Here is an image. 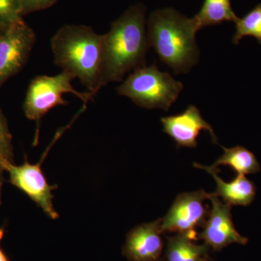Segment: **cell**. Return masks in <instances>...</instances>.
Listing matches in <instances>:
<instances>
[{
  "mask_svg": "<svg viewBox=\"0 0 261 261\" xmlns=\"http://www.w3.org/2000/svg\"><path fill=\"white\" fill-rule=\"evenodd\" d=\"M143 5H133L113 22L102 43V83L121 82L130 70L143 66L149 43Z\"/></svg>",
  "mask_w": 261,
  "mask_h": 261,
  "instance_id": "6da1fadb",
  "label": "cell"
},
{
  "mask_svg": "<svg viewBox=\"0 0 261 261\" xmlns=\"http://www.w3.org/2000/svg\"><path fill=\"white\" fill-rule=\"evenodd\" d=\"M104 34L83 25H65L51 39L55 64L75 79L94 96L103 87L102 43Z\"/></svg>",
  "mask_w": 261,
  "mask_h": 261,
  "instance_id": "7a4b0ae2",
  "label": "cell"
},
{
  "mask_svg": "<svg viewBox=\"0 0 261 261\" xmlns=\"http://www.w3.org/2000/svg\"><path fill=\"white\" fill-rule=\"evenodd\" d=\"M200 29L195 17L187 18L173 8L158 10L147 21L149 46L175 74L187 73L198 63L195 37Z\"/></svg>",
  "mask_w": 261,
  "mask_h": 261,
  "instance_id": "3957f363",
  "label": "cell"
},
{
  "mask_svg": "<svg viewBox=\"0 0 261 261\" xmlns=\"http://www.w3.org/2000/svg\"><path fill=\"white\" fill-rule=\"evenodd\" d=\"M183 89L181 82L175 80L169 73L161 71L153 64L134 70L117 88V92L141 108L168 111Z\"/></svg>",
  "mask_w": 261,
  "mask_h": 261,
  "instance_id": "277c9868",
  "label": "cell"
},
{
  "mask_svg": "<svg viewBox=\"0 0 261 261\" xmlns=\"http://www.w3.org/2000/svg\"><path fill=\"white\" fill-rule=\"evenodd\" d=\"M75 79L74 75L65 70L56 75H39L34 78L29 85L23 104L25 116L39 123L53 108L68 104L63 98L65 94H73L84 105L92 100V94L73 88L72 81Z\"/></svg>",
  "mask_w": 261,
  "mask_h": 261,
  "instance_id": "5b68a950",
  "label": "cell"
},
{
  "mask_svg": "<svg viewBox=\"0 0 261 261\" xmlns=\"http://www.w3.org/2000/svg\"><path fill=\"white\" fill-rule=\"evenodd\" d=\"M66 128L64 127L58 130L53 142L48 146L40 161L36 164H31L25 158V162L20 166H15L14 163H8L5 167V171L9 173L10 183L24 192L44 211L48 217L53 220L59 218V214L55 210L53 202L54 197L53 191L56 190L58 186L48 184L47 178L42 172V165L49 149Z\"/></svg>",
  "mask_w": 261,
  "mask_h": 261,
  "instance_id": "8992f818",
  "label": "cell"
},
{
  "mask_svg": "<svg viewBox=\"0 0 261 261\" xmlns=\"http://www.w3.org/2000/svg\"><path fill=\"white\" fill-rule=\"evenodd\" d=\"M209 196L203 190L179 194L167 214L161 219L163 232L185 233L197 240L196 228L203 227L210 212L205 204Z\"/></svg>",
  "mask_w": 261,
  "mask_h": 261,
  "instance_id": "52a82bcc",
  "label": "cell"
},
{
  "mask_svg": "<svg viewBox=\"0 0 261 261\" xmlns=\"http://www.w3.org/2000/svg\"><path fill=\"white\" fill-rule=\"evenodd\" d=\"M35 42V33L23 19L0 35V87L21 69Z\"/></svg>",
  "mask_w": 261,
  "mask_h": 261,
  "instance_id": "ba28073f",
  "label": "cell"
},
{
  "mask_svg": "<svg viewBox=\"0 0 261 261\" xmlns=\"http://www.w3.org/2000/svg\"><path fill=\"white\" fill-rule=\"evenodd\" d=\"M209 200L212 203V208L203 230L197 235V238L203 240L205 245L215 251H221L231 244L246 245L248 239L242 236L233 224L231 206L221 202L213 193H210Z\"/></svg>",
  "mask_w": 261,
  "mask_h": 261,
  "instance_id": "9c48e42d",
  "label": "cell"
},
{
  "mask_svg": "<svg viewBox=\"0 0 261 261\" xmlns=\"http://www.w3.org/2000/svg\"><path fill=\"white\" fill-rule=\"evenodd\" d=\"M161 121L163 132L173 139L178 147L196 148L198 145L197 138L202 130H207L213 142L219 145L213 127L202 118L200 111L195 106L191 105L179 114L163 117Z\"/></svg>",
  "mask_w": 261,
  "mask_h": 261,
  "instance_id": "30bf717a",
  "label": "cell"
},
{
  "mask_svg": "<svg viewBox=\"0 0 261 261\" xmlns=\"http://www.w3.org/2000/svg\"><path fill=\"white\" fill-rule=\"evenodd\" d=\"M161 219L139 225L127 233L123 255L129 261H160L164 243Z\"/></svg>",
  "mask_w": 261,
  "mask_h": 261,
  "instance_id": "8fae6325",
  "label": "cell"
},
{
  "mask_svg": "<svg viewBox=\"0 0 261 261\" xmlns=\"http://www.w3.org/2000/svg\"><path fill=\"white\" fill-rule=\"evenodd\" d=\"M194 166L205 170L214 177L216 183V190L213 194L222 198L225 203L231 206H247L255 200L256 186L245 175L238 174L232 181L226 182L218 175L220 171L219 168L202 166L197 163H194Z\"/></svg>",
  "mask_w": 261,
  "mask_h": 261,
  "instance_id": "7c38bea8",
  "label": "cell"
},
{
  "mask_svg": "<svg viewBox=\"0 0 261 261\" xmlns=\"http://www.w3.org/2000/svg\"><path fill=\"white\" fill-rule=\"evenodd\" d=\"M195 240L185 233H177L167 238L165 261H205L208 259L210 247L197 245Z\"/></svg>",
  "mask_w": 261,
  "mask_h": 261,
  "instance_id": "4fadbf2b",
  "label": "cell"
},
{
  "mask_svg": "<svg viewBox=\"0 0 261 261\" xmlns=\"http://www.w3.org/2000/svg\"><path fill=\"white\" fill-rule=\"evenodd\" d=\"M224 154L211 166L214 168H219L221 166H228L237 174H253L260 171V165L255 154L249 149L242 146H236L231 148L222 147Z\"/></svg>",
  "mask_w": 261,
  "mask_h": 261,
  "instance_id": "5bb4252c",
  "label": "cell"
},
{
  "mask_svg": "<svg viewBox=\"0 0 261 261\" xmlns=\"http://www.w3.org/2000/svg\"><path fill=\"white\" fill-rule=\"evenodd\" d=\"M195 18L200 29L223 22H236L238 17L231 8V0H204Z\"/></svg>",
  "mask_w": 261,
  "mask_h": 261,
  "instance_id": "9a60e30c",
  "label": "cell"
},
{
  "mask_svg": "<svg viewBox=\"0 0 261 261\" xmlns=\"http://www.w3.org/2000/svg\"><path fill=\"white\" fill-rule=\"evenodd\" d=\"M235 24L236 32L233 36V44H238L243 37L250 36L261 44V4L256 5L243 18H238Z\"/></svg>",
  "mask_w": 261,
  "mask_h": 261,
  "instance_id": "2e32d148",
  "label": "cell"
},
{
  "mask_svg": "<svg viewBox=\"0 0 261 261\" xmlns=\"http://www.w3.org/2000/svg\"><path fill=\"white\" fill-rule=\"evenodd\" d=\"M12 136L6 118L0 110V166L5 169L8 163H13Z\"/></svg>",
  "mask_w": 261,
  "mask_h": 261,
  "instance_id": "e0dca14e",
  "label": "cell"
},
{
  "mask_svg": "<svg viewBox=\"0 0 261 261\" xmlns=\"http://www.w3.org/2000/svg\"><path fill=\"white\" fill-rule=\"evenodd\" d=\"M22 16L19 0H0V27L8 28L21 20Z\"/></svg>",
  "mask_w": 261,
  "mask_h": 261,
  "instance_id": "ac0fdd59",
  "label": "cell"
},
{
  "mask_svg": "<svg viewBox=\"0 0 261 261\" xmlns=\"http://www.w3.org/2000/svg\"><path fill=\"white\" fill-rule=\"evenodd\" d=\"M21 7L22 14L48 9L56 4L58 0H19Z\"/></svg>",
  "mask_w": 261,
  "mask_h": 261,
  "instance_id": "d6986e66",
  "label": "cell"
},
{
  "mask_svg": "<svg viewBox=\"0 0 261 261\" xmlns=\"http://www.w3.org/2000/svg\"><path fill=\"white\" fill-rule=\"evenodd\" d=\"M5 235V227L0 228V261H10L9 257L1 247V241Z\"/></svg>",
  "mask_w": 261,
  "mask_h": 261,
  "instance_id": "ffe728a7",
  "label": "cell"
},
{
  "mask_svg": "<svg viewBox=\"0 0 261 261\" xmlns=\"http://www.w3.org/2000/svg\"><path fill=\"white\" fill-rule=\"evenodd\" d=\"M5 169L0 166V205L2 204V190H3V183H4V173Z\"/></svg>",
  "mask_w": 261,
  "mask_h": 261,
  "instance_id": "44dd1931",
  "label": "cell"
},
{
  "mask_svg": "<svg viewBox=\"0 0 261 261\" xmlns=\"http://www.w3.org/2000/svg\"><path fill=\"white\" fill-rule=\"evenodd\" d=\"M6 29H5V28H3V27H0V35H1L2 34H3V32H4V31Z\"/></svg>",
  "mask_w": 261,
  "mask_h": 261,
  "instance_id": "7402d4cb",
  "label": "cell"
},
{
  "mask_svg": "<svg viewBox=\"0 0 261 261\" xmlns=\"http://www.w3.org/2000/svg\"><path fill=\"white\" fill-rule=\"evenodd\" d=\"M205 261H209V259H207V260H205Z\"/></svg>",
  "mask_w": 261,
  "mask_h": 261,
  "instance_id": "603a6c76",
  "label": "cell"
}]
</instances>
